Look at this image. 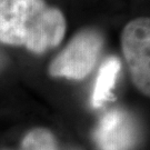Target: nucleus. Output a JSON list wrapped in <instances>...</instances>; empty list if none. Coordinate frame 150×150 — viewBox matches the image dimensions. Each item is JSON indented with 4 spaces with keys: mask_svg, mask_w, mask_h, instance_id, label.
I'll return each instance as SVG.
<instances>
[{
    "mask_svg": "<svg viewBox=\"0 0 150 150\" xmlns=\"http://www.w3.org/2000/svg\"><path fill=\"white\" fill-rule=\"evenodd\" d=\"M67 22L45 0H0V43L41 54L59 46Z\"/></svg>",
    "mask_w": 150,
    "mask_h": 150,
    "instance_id": "obj_1",
    "label": "nucleus"
},
{
    "mask_svg": "<svg viewBox=\"0 0 150 150\" xmlns=\"http://www.w3.org/2000/svg\"><path fill=\"white\" fill-rule=\"evenodd\" d=\"M103 48V38L96 29L77 32L68 45L50 62L49 75L54 78L82 80L95 69Z\"/></svg>",
    "mask_w": 150,
    "mask_h": 150,
    "instance_id": "obj_2",
    "label": "nucleus"
},
{
    "mask_svg": "<svg viewBox=\"0 0 150 150\" xmlns=\"http://www.w3.org/2000/svg\"><path fill=\"white\" fill-rule=\"evenodd\" d=\"M121 50L134 87L150 97V18L139 17L125 26Z\"/></svg>",
    "mask_w": 150,
    "mask_h": 150,
    "instance_id": "obj_3",
    "label": "nucleus"
},
{
    "mask_svg": "<svg viewBox=\"0 0 150 150\" xmlns=\"http://www.w3.org/2000/svg\"><path fill=\"white\" fill-rule=\"evenodd\" d=\"M136 138L134 119L121 109L106 113L93 132L95 142L100 150H129L136 144Z\"/></svg>",
    "mask_w": 150,
    "mask_h": 150,
    "instance_id": "obj_4",
    "label": "nucleus"
},
{
    "mask_svg": "<svg viewBox=\"0 0 150 150\" xmlns=\"http://www.w3.org/2000/svg\"><path fill=\"white\" fill-rule=\"evenodd\" d=\"M120 69L121 64L117 57L110 56L107 59H105L98 70V75L95 81L91 96L92 107H101L105 102L111 99Z\"/></svg>",
    "mask_w": 150,
    "mask_h": 150,
    "instance_id": "obj_5",
    "label": "nucleus"
},
{
    "mask_svg": "<svg viewBox=\"0 0 150 150\" xmlns=\"http://www.w3.org/2000/svg\"><path fill=\"white\" fill-rule=\"evenodd\" d=\"M1 150H58V142L49 129L37 127L25 134L17 149Z\"/></svg>",
    "mask_w": 150,
    "mask_h": 150,
    "instance_id": "obj_6",
    "label": "nucleus"
},
{
    "mask_svg": "<svg viewBox=\"0 0 150 150\" xmlns=\"http://www.w3.org/2000/svg\"><path fill=\"white\" fill-rule=\"evenodd\" d=\"M8 64H9V58H8L7 54L5 52V50L0 47V75L8 67Z\"/></svg>",
    "mask_w": 150,
    "mask_h": 150,
    "instance_id": "obj_7",
    "label": "nucleus"
}]
</instances>
